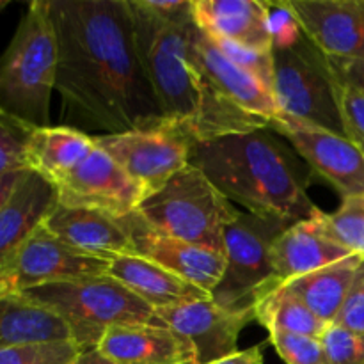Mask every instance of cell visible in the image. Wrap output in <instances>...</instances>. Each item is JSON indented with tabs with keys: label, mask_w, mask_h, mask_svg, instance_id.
<instances>
[{
	"label": "cell",
	"mask_w": 364,
	"mask_h": 364,
	"mask_svg": "<svg viewBox=\"0 0 364 364\" xmlns=\"http://www.w3.org/2000/svg\"><path fill=\"white\" fill-rule=\"evenodd\" d=\"M272 91L281 116L343 135L327 57L306 36L294 48L274 50Z\"/></svg>",
	"instance_id": "cell-8"
},
{
	"label": "cell",
	"mask_w": 364,
	"mask_h": 364,
	"mask_svg": "<svg viewBox=\"0 0 364 364\" xmlns=\"http://www.w3.org/2000/svg\"><path fill=\"white\" fill-rule=\"evenodd\" d=\"M331 73L334 80L343 84L354 85L355 89L364 92V57L363 59H329Z\"/></svg>",
	"instance_id": "cell-37"
},
{
	"label": "cell",
	"mask_w": 364,
	"mask_h": 364,
	"mask_svg": "<svg viewBox=\"0 0 364 364\" xmlns=\"http://www.w3.org/2000/svg\"><path fill=\"white\" fill-rule=\"evenodd\" d=\"M107 276L124 284L155 311L210 299V294H206L205 290L137 255L114 258L107 270Z\"/></svg>",
	"instance_id": "cell-22"
},
{
	"label": "cell",
	"mask_w": 364,
	"mask_h": 364,
	"mask_svg": "<svg viewBox=\"0 0 364 364\" xmlns=\"http://www.w3.org/2000/svg\"><path fill=\"white\" fill-rule=\"evenodd\" d=\"M188 164L255 215L295 224L322 213L290 149L270 128L194 142Z\"/></svg>",
	"instance_id": "cell-2"
},
{
	"label": "cell",
	"mask_w": 364,
	"mask_h": 364,
	"mask_svg": "<svg viewBox=\"0 0 364 364\" xmlns=\"http://www.w3.org/2000/svg\"><path fill=\"white\" fill-rule=\"evenodd\" d=\"M191 60L203 78L220 96L238 109L270 121L281 116L274 92L262 80L231 63L210 36L194 28L191 43ZM270 127V124H269Z\"/></svg>",
	"instance_id": "cell-16"
},
{
	"label": "cell",
	"mask_w": 364,
	"mask_h": 364,
	"mask_svg": "<svg viewBox=\"0 0 364 364\" xmlns=\"http://www.w3.org/2000/svg\"><path fill=\"white\" fill-rule=\"evenodd\" d=\"M80 354L75 341L21 345L0 350V364H71Z\"/></svg>",
	"instance_id": "cell-29"
},
{
	"label": "cell",
	"mask_w": 364,
	"mask_h": 364,
	"mask_svg": "<svg viewBox=\"0 0 364 364\" xmlns=\"http://www.w3.org/2000/svg\"><path fill=\"white\" fill-rule=\"evenodd\" d=\"M159 318L194 352L196 364H212L238 352V336L255 311H231L210 299L156 309Z\"/></svg>",
	"instance_id": "cell-13"
},
{
	"label": "cell",
	"mask_w": 364,
	"mask_h": 364,
	"mask_svg": "<svg viewBox=\"0 0 364 364\" xmlns=\"http://www.w3.org/2000/svg\"><path fill=\"white\" fill-rule=\"evenodd\" d=\"M320 341L329 364H364V333L331 323Z\"/></svg>",
	"instance_id": "cell-32"
},
{
	"label": "cell",
	"mask_w": 364,
	"mask_h": 364,
	"mask_svg": "<svg viewBox=\"0 0 364 364\" xmlns=\"http://www.w3.org/2000/svg\"><path fill=\"white\" fill-rule=\"evenodd\" d=\"M4 6V4L2 2H0V7H2ZM0 112H2V109H0Z\"/></svg>",
	"instance_id": "cell-42"
},
{
	"label": "cell",
	"mask_w": 364,
	"mask_h": 364,
	"mask_svg": "<svg viewBox=\"0 0 364 364\" xmlns=\"http://www.w3.org/2000/svg\"><path fill=\"white\" fill-rule=\"evenodd\" d=\"M359 263H361V258L352 255L333 265H327L283 284H287L295 295H299L302 302L322 322L331 326L347 299L348 288H350Z\"/></svg>",
	"instance_id": "cell-25"
},
{
	"label": "cell",
	"mask_w": 364,
	"mask_h": 364,
	"mask_svg": "<svg viewBox=\"0 0 364 364\" xmlns=\"http://www.w3.org/2000/svg\"><path fill=\"white\" fill-rule=\"evenodd\" d=\"M132 4L160 23H194V0H132Z\"/></svg>",
	"instance_id": "cell-35"
},
{
	"label": "cell",
	"mask_w": 364,
	"mask_h": 364,
	"mask_svg": "<svg viewBox=\"0 0 364 364\" xmlns=\"http://www.w3.org/2000/svg\"><path fill=\"white\" fill-rule=\"evenodd\" d=\"M45 228L77 251L112 262L134 255V245L123 220L85 208H71L57 203L46 217Z\"/></svg>",
	"instance_id": "cell-17"
},
{
	"label": "cell",
	"mask_w": 364,
	"mask_h": 364,
	"mask_svg": "<svg viewBox=\"0 0 364 364\" xmlns=\"http://www.w3.org/2000/svg\"><path fill=\"white\" fill-rule=\"evenodd\" d=\"M110 262L77 251L50 233L43 224L31 235L11 259L9 270L14 294L43 284L68 283L84 277L105 276Z\"/></svg>",
	"instance_id": "cell-12"
},
{
	"label": "cell",
	"mask_w": 364,
	"mask_h": 364,
	"mask_svg": "<svg viewBox=\"0 0 364 364\" xmlns=\"http://www.w3.org/2000/svg\"><path fill=\"white\" fill-rule=\"evenodd\" d=\"M7 294H14L13 281H11L7 267H0V297H4Z\"/></svg>",
	"instance_id": "cell-41"
},
{
	"label": "cell",
	"mask_w": 364,
	"mask_h": 364,
	"mask_svg": "<svg viewBox=\"0 0 364 364\" xmlns=\"http://www.w3.org/2000/svg\"><path fill=\"white\" fill-rule=\"evenodd\" d=\"M27 173L28 171H14V173L0 174V208L6 205V201L11 198L14 188L20 185V181L23 180Z\"/></svg>",
	"instance_id": "cell-39"
},
{
	"label": "cell",
	"mask_w": 364,
	"mask_h": 364,
	"mask_svg": "<svg viewBox=\"0 0 364 364\" xmlns=\"http://www.w3.org/2000/svg\"><path fill=\"white\" fill-rule=\"evenodd\" d=\"M121 220L130 233L134 255L164 267L212 297V291L219 284L226 265L223 252L167 237L146 223L137 212Z\"/></svg>",
	"instance_id": "cell-14"
},
{
	"label": "cell",
	"mask_w": 364,
	"mask_h": 364,
	"mask_svg": "<svg viewBox=\"0 0 364 364\" xmlns=\"http://www.w3.org/2000/svg\"><path fill=\"white\" fill-rule=\"evenodd\" d=\"M57 205V188L28 171L0 208V267L9 265L21 245L45 224Z\"/></svg>",
	"instance_id": "cell-20"
},
{
	"label": "cell",
	"mask_w": 364,
	"mask_h": 364,
	"mask_svg": "<svg viewBox=\"0 0 364 364\" xmlns=\"http://www.w3.org/2000/svg\"><path fill=\"white\" fill-rule=\"evenodd\" d=\"M48 2L64 121L103 135L166 123L139 55L130 0Z\"/></svg>",
	"instance_id": "cell-1"
},
{
	"label": "cell",
	"mask_w": 364,
	"mask_h": 364,
	"mask_svg": "<svg viewBox=\"0 0 364 364\" xmlns=\"http://www.w3.org/2000/svg\"><path fill=\"white\" fill-rule=\"evenodd\" d=\"M137 213L167 237L224 255V230L238 210L198 167L188 164L144 198Z\"/></svg>",
	"instance_id": "cell-6"
},
{
	"label": "cell",
	"mask_w": 364,
	"mask_h": 364,
	"mask_svg": "<svg viewBox=\"0 0 364 364\" xmlns=\"http://www.w3.org/2000/svg\"><path fill=\"white\" fill-rule=\"evenodd\" d=\"M291 224L272 217L240 213L224 230V272L212 301L231 311H255L270 288L283 284L272 267V244Z\"/></svg>",
	"instance_id": "cell-7"
},
{
	"label": "cell",
	"mask_w": 364,
	"mask_h": 364,
	"mask_svg": "<svg viewBox=\"0 0 364 364\" xmlns=\"http://www.w3.org/2000/svg\"><path fill=\"white\" fill-rule=\"evenodd\" d=\"M269 336L287 364H329L320 338L291 333H269Z\"/></svg>",
	"instance_id": "cell-31"
},
{
	"label": "cell",
	"mask_w": 364,
	"mask_h": 364,
	"mask_svg": "<svg viewBox=\"0 0 364 364\" xmlns=\"http://www.w3.org/2000/svg\"><path fill=\"white\" fill-rule=\"evenodd\" d=\"M270 130L287 139L311 171L329 181L343 198L364 194V149L345 135L279 116Z\"/></svg>",
	"instance_id": "cell-11"
},
{
	"label": "cell",
	"mask_w": 364,
	"mask_h": 364,
	"mask_svg": "<svg viewBox=\"0 0 364 364\" xmlns=\"http://www.w3.org/2000/svg\"><path fill=\"white\" fill-rule=\"evenodd\" d=\"M212 364H263V350L262 347H251L247 350L235 352Z\"/></svg>",
	"instance_id": "cell-38"
},
{
	"label": "cell",
	"mask_w": 364,
	"mask_h": 364,
	"mask_svg": "<svg viewBox=\"0 0 364 364\" xmlns=\"http://www.w3.org/2000/svg\"><path fill=\"white\" fill-rule=\"evenodd\" d=\"M270 256L277 281L288 283L352 255L322 233L315 217L288 226L274 240Z\"/></svg>",
	"instance_id": "cell-21"
},
{
	"label": "cell",
	"mask_w": 364,
	"mask_h": 364,
	"mask_svg": "<svg viewBox=\"0 0 364 364\" xmlns=\"http://www.w3.org/2000/svg\"><path fill=\"white\" fill-rule=\"evenodd\" d=\"M194 23L215 41L272 53L265 2L258 0H194Z\"/></svg>",
	"instance_id": "cell-18"
},
{
	"label": "cell",
	"mask_w": 364,
	"mask_h": 364,
	"mask_svg": "<svg viewBox=\"0 0 364 364\" xmlns=\"http://www.w3.org/2000/svg\"><path fill=\"white\" fill-rule=\"evenodd\" d=\"M215 41V39H213ZM215 45L219 46L220 52L235 63L237 66H240L242 70L249 71L251 75H255L258 80H262L267 87L272 91L274 85V52L265 53V52H256V50L244 48V46L233 45V43L228 41H215ZM274 92V91H272Z\"/></svg>",
	"instance_id": "cell-34"
},
{
	"label": "cell",
	"mask_w": 364,
	"mask_h": 364,
	"mask_svg": "<svg viewBox=\"0 0 364 364\" xmlns=\"http://www.w3.org/2000/svg\"><path fill=\"white\" fill-rule=\"evenodd\" d=\"M36 127L0 112V174L31 171L27 162V142Z\"/></svg>",
	"instance_id": "cell-28"
},
{
	"label": "cell",
	"mask_w": 364,
	"mask_h": 364,
	"mask_svg": "<svg viewBox=\"0 0 364 364\" xmlns=\"http://www.w3.org/2000/svg\"><path fill=\"white\" fill-rule=\"evenodd\" d=\"M316 223L334 244L364 259V194L343 198L336 212H322L316 215Z\"/></svg>",
	"instance_id": "cell-27"
},
{
	"label": "cell",
	"mask_w": 364,
	"mask_h": 364,
	"mask_svg": "<svg viewBox=\"0 0 364 364\" xmlns=\"http://www.w3.org/2000/svg\"><path fill=\"white\" fill-rule=\"evenodd\" d=\"M255 320L269 333H291L322 338L329 323L322 322L287 284H277L259 297Z\"/></svg>",
	"instance_id": "cell-26"
},
{
	"label": "cell",
	"mask_w": 364,
	"mask_h": 364,
	"mask_svg": "<svg viewBox=\"0 0 364 364\" xmlns=\"http://www.w3.org/2000/svg\"><path fill=\"white\" fill-rule=\"evenodd\" d=\"M267 18H269V31L272 38V50H288L304 39L301 23L295 18L294 11L288 6V0L283 2H265Z\"/></svg>",
	"instance_id": "cell-33"
},
{
	"label": "cell",
	"mask_w": 364,
	"mask_h": 364,
	"mask_svg": "<svg viewBox=\"0 0 364 364\" xmlns=\"http://www.w3.org/2000/svg\"><path fill=\"white\" fill-rule=\"evenodd\" d=\"M52 341H73L59 315L20 294L0 297V350Z\"/></svg>",
	"instance_id": "cell-24"
},
{
	"label": "cell",
	"mask_w": 364,
	"mask_h": 364,
	"mask_svg": "<svg viewBox=\"0 0 364 364\" xmlns=\"http://www.w3.org/2000/svg\"><path fill=\"white\" fill-rule=\"evenodd\" d=\"M96 350L114 364H196L194 352L167 326L112 327Z\"/></svg>",
	"instance_id": "cell-19"
},
{
	"label": "cell",
	"mask_w": 364,
	"mask_h": 364,
	"mask_svg": "<svg viewBox=\"0 0 364 364\" xmlns=\"http://www.w3.org/2000/svg\"><path fill=\"white\" fill-rule=\"evenodd\" d=\"M20 295L59 315L82 352L96 348L103 334L112 327L166 326L151 306L107 274L43 284L20 291Z\"/></svg>",
	"instance_id": "cell-4"
},
{
	"label": "cell",
	"mask_w": 364,
	"mask_h": 364,
	"mask_svg": "<svg viewBox=\"0 0 364 364\" xmlns=\"http://www.w3.org/2000/svg\"><path fill=\"white\" fill-rule=\"evenodd\" d=\"M57 203L124 219L137 212L146 192L95 142L84 162L57 185Z\"/></svg>",
	"instance_id": "cell-10"
},
{
	"label": "cell",
	"mask_w": 364,
	"mask_h": 364,
	"mask_svg": "<svg viewBox=\"0 0 364 364\" xmlns=\"http://www.w3.org/2000/svg\"><path fill=\"white\" fill-rule=\"evenodd\" d=\"M334 98L343 135L364 149V92L354 85L334 80Z\"/></svg>",
	"instance_id": "cell-30"
},
{
	"label": "cell",
	"mask_w": 364,
	"mask_h": 364,
	"mask_svg": "<svg viewBox=\"0 0 364 364\" xmlns=\"http://www.w3.org/2000/svg\"><path fill=\"white\" fill-rule=\"evenodd\" d=\"M95 148V137L71 127H39L27 142L28 169L57 187Z\"/></svg>",
	"instance_id": "cell-23"
},
{
	"label": "cell",
	"mask_w": 364,
	"mask_h": 364,
	"mask_svg": "<svg viewBox=\"0 0 364 364\" xmlns=\"http://www.w3.org/2000/svg\"><path fill=\"white\" fill-rule=\"evenodd\" d=\"M334 323L345 327V329L364 333V259H361L358 270H355L347 299H345Z\"/></svg>",
	"instance_id": "cell-36"
},
{
	"label": "cell",
	"mask_w": 364,
	"mask_h": 364,
	"mask_svg": "<svg viewBox=\"0 0 364 364\" xmlns=\"http://www.w3.org/2000/svg\"><path fill=\"white\" fill-rule=\"evenodd\" d=\"M57 36L48 0H34L0 55V109L31 124L50 127L57 82Z\"/></svg>",
	"instance_id": "cell-3"
},
{
	"label": "cell",
	"mask_w": 364,
	"mask_h": 364,
	"mask_svg": "<svg viewBox=\"0 0 364 364\" xmlns=\"http://www.w3.org/2000/svg\"><path fill=\"white\" fill-rule=\"evenodd\" d=\"M302 32L329 59L364 57V0H288Z\"/></svg>",
	"instance_id": "cell-15"
},
{
	"label": "cell",
	"mask_w": 364,
	"mask_h": 364,
	"mask_svg": "<svg viewBox=\"0 0 364 364\" xmlns=\"http://www.w3.org/2000/svg\"><path fill=\"white\" fill-rule=\"evenodd\" d=\"M95 142L112 156L132 180L141 185L146 198L188 166L194 144L181 124L169 121L144 130L96 135Z\"/></svg>",
	"instance_id": "cell-9"
},
{
	"label": "cell",
	"mask_w": 364,
	"mask_h": 364,
	"mask_svg": "<svg viewBox=\"0 0 364 364\" xmlns=\"http://www.w3.org/2000/svg\"><path fill=\"white\" fill-rule=\"evenodd\" d=\"M139 55L164 117L181 124L191 135L203 100L201 75L191 60L196 23L166 25L132 4ZM194 141V139H192Z\"/></svg>",
	"instance_id": "cell-5"
},
{
	"label": "cell",
	"mask_w": 364,
	"mask_h": 364,
	"mask_svg": "<svg viewBox=\"0 0 364 364\" xmlns=\"http://www.w3.org/2000/svg\"><path fill=\"white\" fill-rule=\"evenodd\" d=\"M71 364H114L110 363L105 355L100 354L96 348H91V350H85L78 355Z\"/></svg>",
	"instance_id": "cell-40"
}]
</instances>
